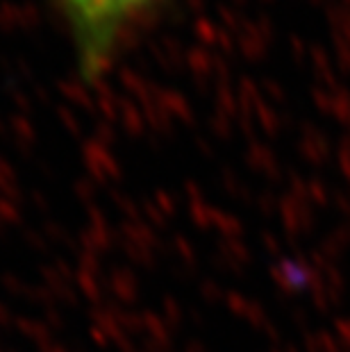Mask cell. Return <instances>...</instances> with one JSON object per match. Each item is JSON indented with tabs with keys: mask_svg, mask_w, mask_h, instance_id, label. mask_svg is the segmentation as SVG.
I'll list each match as a JSON object with an SVG mask.
<instances>
[{
	"mask_svg": "<svg viewBox=\"0 0 350 352\" xmlns=\"http://www.w3.org/2000/svg\"><path fill=\"white\" fill-rule=\"evenodd\" d=\"M164 0H57L71 36L76 66L85 80L102 76L125 39Z\"/></svg>",
	"mask_w": 350,
	"mask_h": 352,
	"instance_id": "obj_1",
	"label": "cell"
}]
</instances>
